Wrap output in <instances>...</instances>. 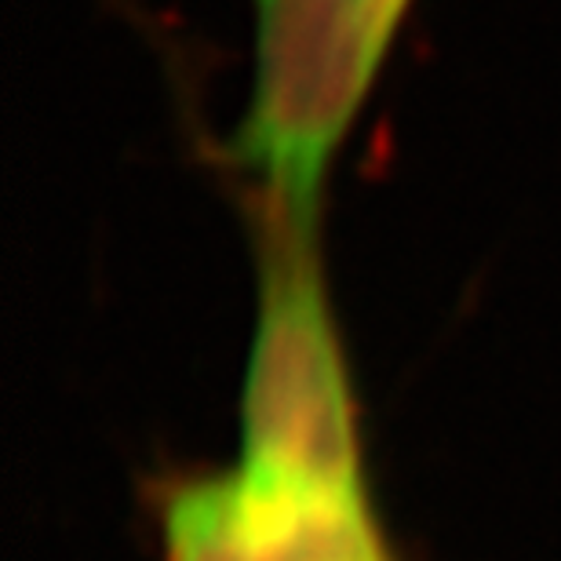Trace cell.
<instances>
[{"label":"cell","mask_w":561,"mask_h":561,"mask_svg":"<svg viewBox=\"0 0 561 561\" xmlns=\"http://www.w3.org/2000/svg\"><path fill=\"white\" fill-rule=\"evenodd\" d=\"M168 561H394L362 481L230 467L186 481L164 507Z\"/></svg>","instance_id":"obj_3"},{"label":"cell","mask_w":561,"mask_h":561,"mask_svg":"<svg viewBox=\"0 0 561 561\" xmlns=\"http://www.w3.org/2000/svg\"><path fill=\"white\" fill-rule=\"evenodd\" d=\"M260 252V321L244 373L238 463L362 481L357 420L321 266V230L249 205Z\"/></svg>","instance_id":"obj_2"},{"label":"cell","mask_w":561,"mask_h":561,"mask_svg":"<svg viewBox=\"0 0 561 561\" xmlns=\"http://www.w3.org/2000/svg\"><path fill=\"white\" fill-rule=\"evenodd\" d=\"M416 0H252L249 106L222 164L260 205L321 230L324 186Z\"/></svg>","instance_id":"obj_1"}]
</instances>
